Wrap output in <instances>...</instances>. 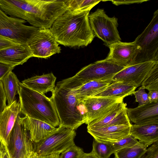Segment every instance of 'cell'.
I'll return each instance as SVG.
<instances>
[{
  "mask_svg": "<svg viewBox=\"0 0 158 158\" xmlns=\"http://www.w3.org/2000/svg\"><path fill=\"white\" fill-rule=\"evenodd\" d=\"M90 10H67L54 22L49 29L59 44L75 47L86 46L95 37L90 26Z\"/></svg>",
  "mask_w": 158,
  "mask_h": 158,
  "instance_id": "1",
  "label": "cell"
},
{
  "mask_svg": "<svg viewBox=\"0 0 158 158\" xmlns=\"http://www.w3.org/2000/svg\"><path fill=\"white\" fill-rule=\"evenodd\" d=\"M73 77L57 82L51 92L52 101L59 120V126L75 130L86 124V111L82 102L72 93L71 90L79 86Z\"/></svg>",
  "mask_w": 158,
  "mask_h": 158,
  "instance_id": "2",
  "label": "cell"
},
{
  "mask_svg": "<svg viewBox=\"0 0 158 158\" xmlns=\"http://www.w3.org/2000/svg\"><path fill=\"white\" fill-rule=\"evenodd\" d=\"M19 93L20 112L25 116L46 123L54 127L59 120L54 104L50 98L19 84Z\"/></svg>",
  "mask_w": 158,
  "mask_h": 158,
  "instance_id": "3",
  "label": "cell"
},
{
  "mask_svg": "<svg viewBox=\"0 0 158 158\" xmlns=\"http://www.w3.org/2000/svg\"><path fill=\"white\" fill-rule=\"evenodd\" d=\"M75 130L62 126L41 140L33 143L34 152L39 157L60 154L74 144Z\"/></svg>",
  "mask_w": 158,
  "mask_h": 158,
  "instance_id": "4",
  "label": "cell"
},
{
  "mask_svg": "<svg viewBox=\"0 0 158 158\" xmlns=\"http://www.w3.org/2000/svg\"><path fill=\"white\" fill-rule=\"evenodd\" d=\"M134 41L140 47L134 64L158 61V9L154 12L150 23Z\"/></svg>",
  "mask_w": 158,
  "mask_h": 158,
  "instance_id": "5",
  "label": "cell"
},
{
  "mask_svg": "<svg viewBox=\"0 0 158 158\" xmlns=\"http://www.w3.org/2000/svg\"><path fill=\"white\" fill-rule=\"evenodd\" d=\"M89 19L94 35L102 40L106 46L108 47L121 41L117 29V18L109 17L103 9L98 8L89 15Z\"/></svg>",
  "mask_w": 158,
  "mask_h": 158,
  "instance_id": "6",
  "label": "cell"
},
{
  "mask_svg": "<svg viewBox=\"0 0 158 158\" xmlns=\"http://www.w3.org/2000/svg\"><path fill=\"white\" fill-rule=\"evenodd\" d=\"M18 114L11 131L8 147L11 158H28L34 152L26 124L27 116Z\"/></svg>",
  "mask_w": 158,
  "mask_h": 158,
  "instance_id": "7",
  "label": "cell"
},
{
  "mask_svg": "<svg viewBox=\"0 0 158 158\" xmlns=\"http://www.w3.org/2000/svg\"><path fill=\"white\" fill-rule=\"evenodd\" d=\"M125 67L105 59L85 66L73 76L82 85L91 80H111Z\"/></svg>",
  "mask_w": 158,
  "mask_h": 158,
  "instance_id": "8",
  "label": "cell"
},
{
  "mask_svg": "<svg viewBox=\"0 0 158 158\" xmlns=\"http://www.w3.org/2000/svg\"><path fill=\"white\" fill-rule=\"evenodd\" d=\"M26 21L8 16L0 9V35L19 44H27L39 28L25 25Z\"/></svg>",
  "mask_w": 158,
  "mask_h": 158,
  "instance_id": "9",
  "label": "cell"
},
{
  "mask_svg": "<svg viewBox=\"0 0 158 158\" xmlns=\"http://www.w3.org/2000/svg\"><path fill=\"white\" fill-rule=\"evenodd\" d=\"M27 44L32 57L47 58L61 52V48L49 29L39 28Z\"/></svg>",
  "mask_w": 158,
  "mask_h": 158,
  "instance_id": "10",
  "label": "cell"
},
{
  "mask_svg": "<svg viewBox=\"0 0 158 158\" xmlns=\"http://www.w3.org/2000/svg\"><path fill=\"white\" fill-rule=\"evenodd\" d=\"M123 99L93 97L83 99L81 102L86 111V124L101 118L115 108Z\"/></svg>",
  "mask_w": 158,
  "mask_h": 158,
  "instance_id": "11",
  "label": "cell"
},
{
  "mask_svg": "<svg viewBox=\"0 0 158 158\" xmlns=\"http://www.w3.org/2000/svg\"><path fill=\"white\" fill-rule=\"evenodd\" d=\"M158 61H148L126 67L116 73L112 80L120 81L123 84L134 86L141 85L148 73Z\"/></svg>",
  "mask_w": 158,
  "mask_h": 158,
  "instance_id": "12",
  "label": "cell"
},
{
  "mask_svg": "<svg viewBox=\"0 0 158 158\" xmlns=\"http://www.w3.org/2000/svg\"><path fill=\"white\" fill-rule=\"evenodd\" d=\"M110 52L106 59L127 67L134 64L140 47L134 41L115 43L108 47Z\"/></svg>",
  "mask_w": 158,
  "mask_h": 158,
  "instance_id": "13",
  "label": "cell"
},
{
  "mask_svg": "<svg viewBox=\"0 0 158 158\" xmlns=\"http://www.w3.org/2000/svg\"><path fill=\"white\" fill-rule=\"evenodd\" d=\"M20 112V102L15 100L0 114V143L5 148H8L11 131Z\"/></svg>",
  "mask_w": 158,
  "mask_h": 158,
  "instance_id": "14",
  "label": "cell"
},
{
  "mask_svg": "<svg viewBox=\"0 0 158 158\" xmlns=\"http://www.w3.org/2000/svg\"><path fill=\"white\" fill-rule=\"evenodd\" d=\"M131 126L121 125L89 128L87 131L99 142L113 143L129 136Z\"/></svg>",
  "mask_w": 158,
  "mask_h": 158,
  "instance_id": "15",
  "label": "cell"
},
{
  "mask_svg": "<svg viewBox=\"0 0 158 158\" xmlns=\"http://www.w3.org/2000/svg\"><path fill=\"white\" fill-rule=\"evenodd\" d=\"M127 104L123 101L111 111L100 119L94 120L87 125V129L108 126L126 125H131L127 113Z\"/></svg>",
  "mask_w": 158,
  "mask_h": 158,
  "instance_id": "16",
  "label": "cell"
},
{
  "mask_svg": "<svg viewBox=\"0 0 158 158\" xmlns=\"http://www.w3.org/2000/svg\"><path fill=\"white\" fill-rule=\"evenodd\" d=\"M130 121L137 125L158 124V102H149L134 108H127Z\"/></svg>",
  "mask_w": 158,
  "mask_h": 158,
  "instance_id": "17",
  "label": "cell"
},
{
  "mask_svg": "<svg viewBox=\"0 0 158 158\" xmlns=\"http://www.w3.org/2000/svg\"><path fill=\"white\" fill-rule=\"evenodd\" d=\"M32 57L27 44H18L0 50V62L15 67L23 64Z\"/></svg>",
  "mask_w": 158,
  "mask_h": 158,
  "instance_id": "18",
  "label": "cell"
},
{
  "mask_svg": "<svg viewBox=\"0 0 158 158\" xmlns=\"http://www.w3.org/2000/svg\"><path fill=\"white\" fill-rule=\"evenodd\" d=\"M130 134L148 147L158 142V124H131Z\"/></svg>",
  "mask_w": 158,
  "mask_h": 158,
  "instance_id": "19",
  "label": "cell"
},
{
  "mask_svg": "<svg viewBox=\"0 0 158 158\" xmlns=\"http://www.w3.org/2000/svg\"><path fill=\"white\" fill-rule=\"evenodd\" d=\"M56 78L51 73L31 77L23 81L22 83L31 90L44 94L54 89Z\"/></svg>",
  "mask_w": 158,
  "mask_h": 158,
  "instance_id": "20",
  "label": "cell"
},
{
  "mask_svg": "<svg viewBox=\"0 0 158 158\" xmlns=\"http://www.w3.org/2000/svg\"><path fill=\"white\" fill-rule=\"evenodd\" d=\"M112 80L89 81L72 89V93L80 102L84 98L93 97L104 90L114 82Z\"/></svg>",
  "mask_w": 158,
  "mask_h": 158,
  "instance_id": "21",
  "label": "cell"
},
{
  "mask_svg": "<svg viewBox=\"0 0 158 158\" xmlns=\"http://www.w3.org/2000/svg\"><path fill=\"white\" fill-rule=\"evenodd\" d=\"M26 124L30 139L34 143L39 142L57 128L44 122L27 116Z\"/></svg>",
  "mask_w": 158,
  "mask_h": 158,
  "instance_id": "22",
  "label": "cell"
},
{
  "mask_svg": "<svg viewBox=\"0 0 158 158\" xmlns=\"http://www.w3.org/2000/svg\"><path fill=\"white\" fill-rule=\"evenodd\" d=\"M137 87L126 85L120 81H114L104 90L94 97L124 98L133 94Z\"/></svg>",
  "mask_w": 158,
  "mask_h": 158,
  "instance_id": "23",
  "label": "cell"
},
{
  "mask_svg": "<svg viewBox=\"0 0 158 158\" xmlns=\"http://www.w3.org/2000/svg\"><path fill=\"white\" fill-rule=\"evenodd\" d=\"M1 81L8 106L15 100V96L19 92L20 82L12 71L6 74Z\"/></svg>",
  "mask_w": 158,
  "mask_h": 158,
  "instance_id": "24",
  "label": "cell"
},
{
  "mask_svg": "<svg viewBox=\"0 0 158 158\" xmlns=\"http://www.w3.org/2000/svg\"><path fill=\"white\" fill-rule=\"evenodd\" d=\"M148 147L139 141L134 146L115 152L114 158H140L146 152Z\"/></svg>",
  "mask_w": 158,
  "mask_h": 158,
  "instance_id": "25",
  "label": "cell"
},
{
  "mask_svg": "<svg viewBox=\"0 0 158 158\" xmlns=\"http://www.w3.org/2000/svg\"><path fill=\"white\" fill-rule=\"evenodd\" d=\"M102 1L97 0H65V3L68 10L72 11L80 12L90 10Z\"/></svg>",
  "mask_w": 158,
  "mask_h": 158,
  "instance_id": "26",
  "label": "cell"
},
{
  "mask_svg": "<svg viewBox=\"0 0 158 158\" xmlns=\"http://www.w3.org/2000/svg\"><path fill=\"white\" fill-rule=\"evenodd\" d=\"M92 151L98 158H109L115 152L112 143L100 142L94 139Z\"/></svg>",
  "mask_w": 158,
  "mask_h": 158,
  "instance_id": "27",
  "label": "cell"
},
{
  "mask_svg": "<svg viewBox=\"0 0 158 158\" xmlns=\"http://www.w3.org/2000/svg\"><path fill=\"white\" fill-rule=\"evenodd\" d=\"M141 85V87L149 91L152 90H158V62L148 73Z\"/></svg>",
  "mask_w": 158,
  "mask_h": 158,
  "instance_id": "28",
  "label": "cell"
},
{
  "mask_svg": "<svg viewBox=\"0 0 158 158\" xmlns=\"http://www.w3.org/2000/svg\"><path fill=\"white\" fill-rule=\"evenodd\" d=\"M139 141L130 135L117 142L112 143L115 152L123 149L131 147L137 143Z\"/></svg>",
  "mask_w": 158,
  "mask_h": 158,
  "instance_id": "29",
  "label": "cell"
},
{
  "mask_svg": "<svg viewBox=\"0 0 158 158\" xmlns=\"http://www.w3.org/2000/svg\"><path fill=\"white\" fill-rule=\"evenodd\" d=\"M84 153L82 148L74 143L61 153L59 158H81Z\"/></svg>",
  "mask_w": 158,
  "mask_h": 158,
  "instance_id": "30",
  "label": "cell"
},
{
  "mask_svg": "<svg viewBox=\"0 0 158 158\" xmlns=\"http://www.w3.org/2000/svg\"><path fill=\"white\" fill-rule=\"evenodd\" d=\"M133 94L135 96V102L139 103L138 106H142L150 102L148 94L145 91V89L140 87L138 90L135 91Z\"/></svg>",
  "mask_w": 158,
  "mask_h": 158,
  "instance_id": "31",
  "label": "cell"
},
{
  "mask_svg": "<svg viewBox=\"0 0 158 158\" xmlns=\"http://www.w3.org/2000/svg\"><path fill=\"white\" fill-rule=\"evenodd\" d=\"M140 158H158V142L152 144Z\"/></svg>",
  "mask_w": 158,
  "mask_h": 158,
  "instance_id": "32",
  "label": "cell"
},
{
  "mask_svg": "<svg viewBox=\"0 0 158 158\" xmlns=\"http://www.w3.org/2000/svg\"><path fill=\"white\" fill-rule=\"evenodd\" d=\"M18 44L8 38L0 35V50Z\"/></svg>",
  "mask_w": 158,
  "mask_h": 158,
  "instance_id": "33",
  "label": "cell"
},
{
  "mask_svg": "<svg viewBox=\"0 0 158 158\" xmlns=\"http://www.w3.org/2000/svg\"><path fill=\"white\" fill-rule=\"evenodd\" d=\"M6 99L1 81H0V114L7 106Z\"/></svg>",
  "mask_w": 158,
  "mask_h": 158,
  "instance_id": "34",
  "label": "cell"
},
{
  "mask_svg": "<svg viewBox=\"0 0 158 158\" xmlns=\"http://www.w3.org/2000/svg\"><path fill=\"white\" fill-rule=\"evenodd\" d=\"M14 68L12 66L0 62V81Z\"/></svg>",
  "mask_w": 158,
  "mask_h": 158,
  "instance_id": "35",
  "label": "cell"
},
{
  "mask_svg": "<svg viewBox=\"0 0 158 158\" xmlns=\"http://www.w3.org/2000/svg\"><path fill=\"white\" fill-rule=\"evenodd\" d=\"M112 3L116 6L123 5H130L135 3H141L148 1V0H110Z\"/></svg>",
  "mask_w": 158,
  "mask_h": 158,
  "instance_id": "36",
  "label": "cell"
},
{
  "mask_svg": "<svg viewBox=\"0 0 158 158\" xmlns=\"http://www.w3.org/2000/svg\"><path fill=\"white\" fill-rule=\"evenodd\" d=\"M150 102H158V90L149 91L148 94Z\"/></svg>",
  "mask_w": 158,
  "mask_h": 158,
  "instance_id": "37",
  "label": "cell"
},
{
  "mask_svg": "<svg viewBox=\"0 0 158 158\" xmlns=\"http://www.w3.org/2000/svg\"><path fill=\"white\" fill-rule=\"evenodd\" d=\"M81 158H98L95 154L91 152L89 153H85L82 155Z\"/></svg>",
  "mask_w": 158,
  "mask_h": 158,
  "instance_id": "38",
  "label": "cell"
},
{
  "mask_svg": "<svg viewBox=\"0 0 158 158\" xmlns=\"http://www.w3.org/2000/svg\"><path fill=\"white\" fill-rule=\"evenodd\" d=\"M2 147L3 149V152L2 158H11L8 149L5 148L3 147Z\"/></svg>",
  "mask_w": 158,
  "mask_h": 158,
  "instance_id": "39",
  "label": "cell"
},
{
  "mask_svg": "<svg viewBox=\"0 0 158 158\" xmlns=\"http://www.w3.org/2000/svg\"><path fill=\"white\" fill-rule=\"evenodd\" d=\"M60 155V154H54L44 157H39V158H59Z\"/></svg>",
  "mask_w": 158,
  "mask_h": 158,
  "instance_id": "40",
  "label": "cell"
},
{
  "mask_svg": "<svg viewBox=\"0 0 158 158\" xmlns=\"http://www.w3.org/2000/svg\"><path fill=\"white\" fill-rule=\"evenodd\" d=\"M28 158H39V157L35 152H33Z\"/></svg>",
  "mask_w": 158,
  "mask_h": 158,
  "instance_id": "41",
  "label": "cell"
},
{
  "mask_svg": "<svg viewBox=\"0 0 158 158\" xmlns=\"http://www.w3.org/2000/svg\"><path fill=\"white\" fill-rule=\"evenodd\" d=\"M3 152V149L2 146L0 145V158H2Z\"/></svg>",
  "mask_w": 158,
  "mask_h": 158,
  "instance_id": "42",
  "label": "cell"
}]
</instances>
